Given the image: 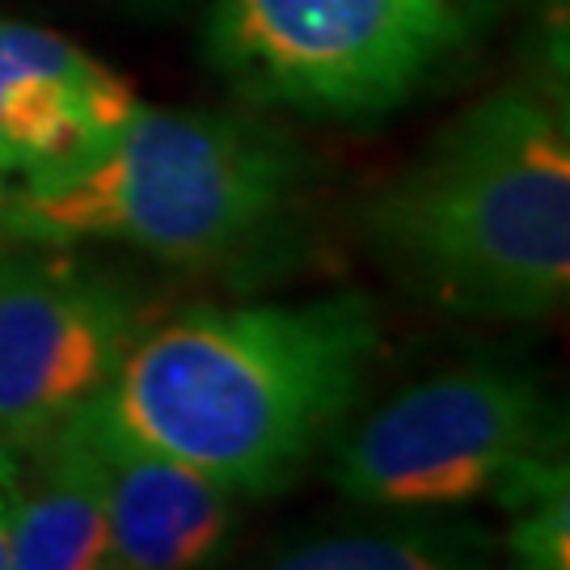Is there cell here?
Masks as SVG:
<instances>
[{"label":"cell","mask_w":570,"mask_h":570,"mask_svg":"<svg viewBox=\"0 0 570 570\" xmlns=\"http://www.w3.org/2000/svg\"><path fill=\"white\" fill-rule=\"evenodd\" d=\"M508 511L499 558L508 570H570V465L567 449L520 465L490 499Z\"/></svg>","instance_id":"11"},{"label":"cell","mask_w":570,"mask_h":570,"mask_svg":"<svg viewBox=\"0 0 570 570\" xmlns=\"http://www.w3.org/2000/svg\"><path fill=\"white\" fill-rule=\"evenodd\" d=\"M106 473V570H212L237 532V499L140 444L102 402L77 414Z\"/></svg>","instance_id":"8"},{"label":"cell","mask_w":570,"mask_h":570,"mask_svg":"<svg viewBox=\"0 0 570 570\" xmlns=\"http://www.w3.org/2000/svg\"><path fill=\"white\" fill-rule=\"evenodd\" d=\"M249 570H499V532L469 515H389L326 532Z\"/></svg>","instance_id":"10"},{"label":"cell","mask_w":570,"mask_h":570,"mask_svg":"<svg viewBox=\"0 0 570 570\" xmlns=\"http://www.w3.org/2000/svg\"><path fill=\"white\" fill-rule=\"evenodd\" d=\"M21 494V456L0 444V570H9V532Z\"/></svg>","instance_id":"12"},{"label":"cell","mask_w":570,"mask_h":570,"mask_svg":"<svg viewBox=\"0 0 570 570\" xmlns=\"http://www.w3.org/2000/svg\"><path fill=\"white\" fill-rule=\"evenodd\" d=\"M153 326L131 279L63 245L0 258V444L30 456L102 397Z\"/></svg>","instance_id":"6"},{"label":"cell","mask_w":570,"mask_h":570,"mask_svg":"<svg viewBox=\"0 0 570 570\" xmlns=\"http://www.w3.org/2000/svg\"><path fill=\"white\" fill-rule=\"evenodd\" d=\"M381 346L364 292L195 305L144 330L98 402L237 503L275 499L351 423Z\"/></svg>","instance_id":"1"},{"label":"cell","mask_w":570,"mask_h":570,"mask_svg":"<svg viewBox=\"0 0 570 570\" xmlns=\"http://www.w3.org/2000/svg\"><path fill=\"white\" fill-rule=\"evenodd\" d=\"M461 39V0H216L207 21L237 94L338 122L397 110Z\"/></svg>","instance_id":"5"},{"label":"cell","mask_w":570,"mask_h":570,"mask_svg":"<svg viewBox=\"0 0 570 570\" xmlns=\"http://www.w3.org/2000/svg\"><path fill=\"white\" fill-rule=\"evenodd\" d=\"M367 237L428 301L482 322H546L570 292L567 106L508 85L469 106L367 207Z\"/></svg>","instance_id":"2"},{"label":"cell","mask_w":570,"mask_h":570,"mask_svg":"<svg viewBox=\"0 0 570 570\" xmlns=\"http://www.w3.org/2000/svg\"><path fill=\"white\" fill-rule=\"evenodd\" d=\"M305 174V153L254 115L144 102L98 157L9 186L4 237L127 245L161 263L216 266L284 228Z\"/></svg>","instance_id":"3"},{"label":"cell","mask_w":570,"mask_h":570,"mask_svg":"<svg viewBox=\"0 0 570 570\" xmlns=\"http://www.w3.org/2000/svg\"><path fill=\"white\" fill-rule=\"evenodd\" d=\"M140 94L81 42L0 18V178H56L98 157L140 110Z\"/></svg>","instance_id":"7"},{"label":"cell","mask_w":570,"mask_h":570,"mask_svg":"<svg viewBox=\"0 0 570 570\" xmlns=\"http://www.w3.org/2000/svg\"><path fill=\"white\" fill-rule=\"evenodd\" d=\"M4 195H9V183L0 178V237H4Z\"/></svg>","instance_id":"13"},{"label":"cell","mask_w":570,"mask_h":570,"mask_svg":"<svg viewBox=\"0 0 570 570\" xmlns=\"http://www.w3.org/2000/svg\"><path fill=\"white\" fill-rule=\"evenodd\" d=\"M26 461L9 570H106V473L85 428L68 419Z\"/></svg>","instance_id":"9"},{"label":"cell","mask_w":570,"mask_h":570,"mask_svg":"<svg viewBox=\"0 0 570 570\" xmlns=\"http://www.w3.org/2000/svg\"><path fill=\"white\" fill-rule=\"evenodd\" d=\"M567 449V419L532 372L461 364L397 389L326 449V482L389 515L465 511L520 465Z\"/></svg>","instance_id":"4"}]
</instances>
